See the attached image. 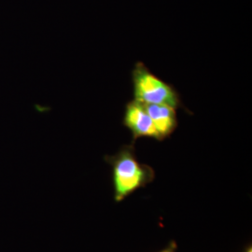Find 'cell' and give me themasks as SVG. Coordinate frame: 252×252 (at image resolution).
<instances>
[{
  "mask_svg": "<svg viewBox=\"0 0 252 252\" xmlns=\"http://www.w3.org/2000/svg\"><path fill=\"white\" fill-rule=\"evenodd\" d=\"M105 161L111 167L116 202H121L135 190L144 188L155 178L153 167L137 160L133 143L122 146L113 155H106Z\"/></svg>",
  "mask_w": 252,
  "mask_h": 252,
  "instance_id": "cell-1",
  "label": "cell"
},
{
  "mask_svg": "<svg viewBox=\"0 0 252 252\" xmlns=\"http://www.w3.org/2000/svg\"><path fill=\"white\" fill-rule=\"evenodd\" d=\"M134 99L144 104L164 105L181 108L192 114L183 106L180 93L174 85L163 81L152 72L143 62H136L131 73Z\"/></svg>",
  "mask_w": 252,
  "mask_h": 252,
  "instance_id": "cell-2",
  "label": "cell"
},
{
  "mask_svg": "<svg viewBox=\"0 0 252 252\" xmlns=\"http://www.w3.org/2000/svg\"><path fill=\"white\" fill-rule=\"evenodd\" d=\"M123 125L131 132L133 144L141 137H150L160 141V136L152 118L148 114L144 104L139 101L133 99L126 103Z\"/></svg>",
  "mask_w": 252,
  "mask_h": 252,
  "instance_id": "cell-3",
  "label": "cell"
},
{
  "mask_svg": "<svg viewBox=\"0 0 252 252\" xmlns=\"http://www.w3.org/2000/svg\"><path fill=\"white\" fill-rule=\"evenodd\" d=\"M144 106L156 127L160 141L168 138L179 126L177 109L169 106L156 104H144Z\"/></svg>",
  "mask_w": 252,
  "mask_h": 252,
  "instance_id": "cell-4",
  "label": "cell"
},
{
  "mask_svg": "<svg viewBox=\"0 0 252 252\" xmlns=\"http://www.w3.org/2000/svg\"><path fill=\"white\" fill-rule=\"evenodd\" d=\"M159 252H177V245L175 242L169 244V246Z\"/></svg>",
  "mask_w": 252,
  "mask_h": 252,
  "instance_id": "cell-5",
  "label": "cell"
},
{
  "mask_svg": "<svg viewBox=\"0 0 252 252\" xmlns=\"http://www.w3.org/2000/svg\"><path fill=\"white\" fill-rule=\"evenodd\" d=\"M252 252V247H249V248H247V250H246V252Z\"/></svg>",
  "mask_w": 252,
  "mask_h": 252,
  "instance_id": "cell-6",
  "label": "cell"
}]
</instances>
